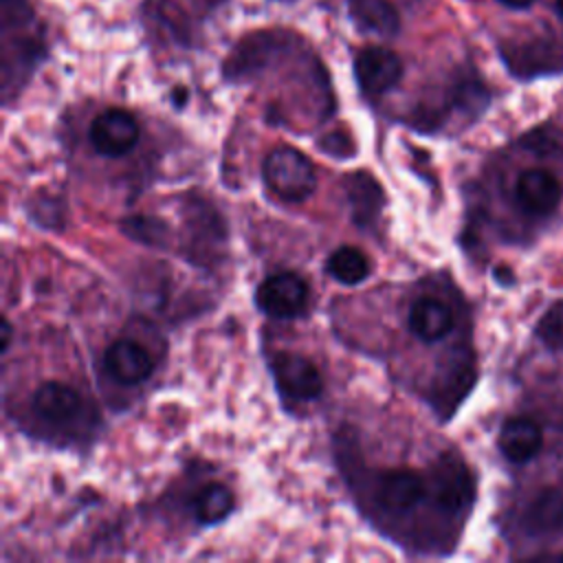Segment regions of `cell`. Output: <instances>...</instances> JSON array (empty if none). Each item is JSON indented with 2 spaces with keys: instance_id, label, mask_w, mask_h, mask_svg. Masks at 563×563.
<instances>
[{
  "instance_id": "cell-1",
  "label": "cell",
  "mask_w": 563,
  "mask_h": 563,
  "mask_svg": "<svg viewBox=\"0 0 563 563\" xmlns=\"http://www.w3.org/2000/svg\"><path fill=\"white\" fill-rule=\"evenodd\" d=\"M262 174L266 187L284 202H303L317 189L312 161L290 145L273 147L264 158Z\"/></svg>"
},
{
  "instance_id": "cell-2",
  "label": "cell",
  "mask_w": 563,
  "mask_h": 563,
  "mask_svg": "<svg viewBox=\"0 0 563 563\" xmlns=\"http://www.w3.org/2000/svg\"><path fill=\"white\" fill-rule=\"evenodd\" d=\"M310 288L297 273L284 271L268 275L255 290V306L273 319H295L306 310Z\"/></svg>"
},
{
  "instance_id": "cell-3",
  "label": "cell",
  "mask_w": 563,
  "mask_h": 563,
  "mask_svg": "<svg viewBox=\"0 0 563 563\" xmlns=\"http://www.w3.org/2000/svg\"><path fill=\"white\" fill-rule=\"evenodd\" d=\"M268 365L273 380L286 400L308 402L321 396L323 376L310 358L292 352H279Z\"/></svg>"
},
{
  "instance_id": "cell-4",
  "label": "cell",
  "mask_w": 563,
  "mask_h": 563,
  "mask_svg": "<svg viewBox=\"0 0 563 563\" xmlns=\"http://www.w3.org/2000/svg\"><path fill=\"white\" fill-rule=\"evenodd\" d=\"M90 145L101 156H123L139 141V123L136 119L121 108H108L99 112L90 123Z\"/></svg>"
},
{
  "instance_id": "cell-5",
  "label": "cell",
  "mask_w": 563,
  "mask_h": 563,
  "mask_svg": "<svg viewBox=\"0 0 563 563\" xmlns=\"http://www.w3.org/2000/svg\"><path fill=\"white\" fill-rule=\"evenodd\" d=\"M354 77L363 95L380 97L400 81L402 62L389 48L367 46L354 57Z\"/></svg>"
},
{
  "instance_id": "cell-6",
  "label": "cell",
  "mask_w": 563,
  "mask_h": 563,
  "mask_svg": "<svg viewBox=\"0 0 563 563\" xmlns=\"http://www.w3.org/2000/svg\"><path fill=\"white\" fill-rule=\"evenodd\" d=\"M424 497V479L409 468L378 471L372 479V499L389 512H405Z\"/></svg>"
},
{
  "instance_id": "cell-7",
  "label": "cell",
  "mask_w": 563,
  "mask_h": 563,
  "mask_svg": "<svg viewBox=\"0 0 563 563\" xmlns=\"http://www.w3.org/2000/svg\"><path fill=\"white\" fill-rule=\"evenodd\" d=\"M559 178L543 167H532L519 174L515 183V200L530 216H550L561 202Z\"/></svg>"
},
{
  "instance_id": "cell-8",
  "label": "cell",
  "mask_w": 563,
  "mask_h": 563,
  "mask_svg": "<svg viewBox=\"0 0 563 563\" xmlns=\"http://www.w3.org/2000/svg\"><path fill=\"white\" fill-rule=\"evenodd\" d=\"M84 405L86 402L81 394L62 380H46L31 396V407L37 418L51 424H66L75 420L81 413Z\"/></svg>"
},
{
  "instance_id": "cell-9",
  "label": "cell",
  "mask_w": 563,
  "mask_h": 563,
  "mask_svg": "<svg viewBox=\"0 0 563 563\" xmlns=\"http://www.w3.org/2000/svg\"><path fill=\"white\" fill-rule=\"evenodd\" d=\"M108 374L121 383V385H136L152 376L154 361L147 354V350L132 341V339H119L114 341L103 356Z\"/></svg>"
},
{
  "instance_id": "cell-10",
  "label": "cell",
  "mask_w": 563,
  "mask_h": 563,
  "mask_svg": "<svg viewBox=\"0 0 563 563\" xmlns=\"http://www.w3.org/2000/svg\"><path fill=\"white\" fill-rule=\"evenodd\" d=\"M543 444V431L530 416H512L499 431V451L515 464L530 462Z\"/></svg>"
},
{
  "instance_id": "cell-11",
  "label": "cell",
  "mask_w": 563,
  "mask_h": 563,
  "mask_svg": "<svg viewBox=\"0 0 563 563\" xmlns=\"http://www.w3.org/2000/svg\"><path fill=\"white\" fill-rule=\"evenodd\" d=\"M407 325L411 334L424 343H435L444 339L453 328L451 308L433 297H420L411 303Z\"/></svg>"
},
{
  "instance_id": "cell-12",
  "label": "cell",
  "mask_w": 563,
  "mask_h": 563,
  "mask_svg": "<svg viewBox=\"0 0 563 563\" xmlns=\"http://www.w3.org/2000/svg\"><path fill=\"white\" fill-rule=\"evenodd\" d=\"M521 526L528 534H552L563 530V493L556 488H541L523 508Z\"/></svg>"
},
{
  "instance_id": "cell-13",
  "label": "cell",
  "mask_w": 563,
  "mask_h": 563,
  "mask_svg": "<svg viewBox=\"0 0 563 563\" xmlns=\"http://www.w3.org/2000/svg\"><path fill=\"white\" fill-rule=\"evenodd\" d=\"M345 187H347V200L352 207L354 222L363 229L374 227V222L380 216L383 202H385L378 183L372 178V174L356 172V174L347 176Z\"/></svg>"
},
{
  "instance_id": "cell-14",
  "label": "cell",
  "mask_w": 563,
  "mask_h": 563,
  "mask_svg": "<svg viewBox=\"0 0 563 563\" xmlns=\"http://www.w3.org/2000/svg\"><path fill=\"white\" fill-rule=\"evenodd\" d=\"M356 24L378 35H396L400 29V13L389 0H350Z\"/></svg>"
},
{
  "instance_id": "cell-15",
  "label": "cell",
  "mask_w": 563,
  "mask_h": 563,
  "mask_svg": "<svg viewBox=\"0 0 563 563\" xmlns=\"http://www.w3.org/2000/svg\"><path fill=\"white\" fill-rule=\"evenodd\" d=\"M325 273L343 286H356L367 279L369 260L361 249L343 244L330 253V257L325 262Z\"/></svg>"
},
{
  "instance_id": "cell-16",
  "label": "cell",
  "mask_w": 563,
  "mask_h": 563,
  "mask_svg": "<svg viewBox=\"0 0 563 563\" xmlns=\"http://www.w3.org/2000/svg\"><path fill=\"white\" fill-rule=\"evenodd\" d=\"M233 493L231 488H227L224 484H207L198 495H196V501H194V512H196V519L205 526H216L220 521H224L231 510H233Z\"/></svg>"
},
{
  "instance_id": "cell-17",
  "label": "cell",
  "mask_w": 563,
  "mask_h": 563,
  "mask_svg": "<svg viewBox=\"0 0 563 563\" xmlns=\"http://www.w3.org/2000/svg\"><path fill=\"white\" fill-rule=\"evenodd\" d=\"M468 475L460 464H442L435 473V499L449 508L457 510L468 499Z\"/></svg>"
},
{
  "instance_id": "cell-18",
  "label": "cell",
  "mask_w": 563,
  "mask_h": 563,
  "mask_svg": "<svg viewBox=\"0 0 563 563\" xmlns=\"http://www.w3.org/2000/svg\"><path fill=\"white\" fill-rule=\"evenodd\" d=\"M123 235L143 246H165L169 240V227L165 220L156 216H132L121 222Z\"/></svg>"
},
{
  "instance_id": "cell-19",
  "label": "cell",
  "mask_w": 563,
  "mask_h": 563,
  "mask_svg": "<svg viewBox=\"0 0 563 563\" xmlns=\"http://www.w3.org/2000/svg\"><path fill=\"white\" fill-rule=\"evenodd\" d=\"M539 339L552 347V350H563V299L556 301L539 321L537 325Z\"/></svg>"
},
{
  "instance_id": "cell-20",
  "label": "cell",
  "mask_w": 563,
  "mask_h": 563,
  "mask_svg": "<svg viewBox=\"0 0 563 563\" xmlns=\"http://www.w3.org/2000/svg\"><path fill=\"white\" fill-rule=\"evenodd\" d=\"M9 343H11V323H9V319H2V345H0L2 354H7Z\"/></svg>"
},
{
  "instance_id": "cell-21",
  "label": "cell",
  "mask_w": 563,
  "mask_h": 563,
  "mask_svg": "<svg viewBox=\"0 0 563 563\" xmlns=\"http://www.w3.org/2000/svg\"><path fill=\"white\" fill-rule=\"evenodd\" d=\"M501 4H506V7H510V9H526V7H530L534 0H499Z\"/></svg>"
},
{
  "instance_id": "cell-22",
  "label": "cell",
  "mask_w": 563,
  "mask_h": 563,
  "mask_svg": "<svg viewBox=\"0 0 563 563\" xmlns=\"http://www.w3.org/2000/svg\"><path fill=\"white\" fill-rule=\"evenodd\" d=\"M556 9H559V13L563 15V0H556Z\"/></svg>"
},
{
  "instance_id": "cell-23",
  "label": "cell",
  "mask_w": 563,
  "mask_h": 563,
  "mask_svg": "<svg viewBox=\"0 0 563 563\" xmlns=\"http://www.w3.org/2000/svg\"><path fill=\"white\" fill-rule=\"evenodd\" d=\"M561 559H563V554H561Z\"/></svg>"
}]
</instances>
